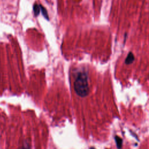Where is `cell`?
<instances>
[{"mask_svg": "<svg viewBox=\"0 0 149 149\" xmlns=\"http://www.w3.org/2000/svg\"><path fill=\"white\" fill-rule=\"evenodd\" d=\"M74 89L77 94L80 97H85L88 94V79L85 73L80 72L77 74L74 82Z\"/></svg>", "mask_w": 149, "mask_h": 149, "instance_id": "cell-1", "label": "cell"}, {"mask_svg": "<svg viewBox=\"0 0 149 149\" xmlns=\"http://www.w3.org/2000/svg\"><path fill=\"white\" fill-rule=\"evenodd\" d=\"M134 59V57L133 54L132 52H129L125 59V63L127 65L130 64L133 62Z\"/></svg>", "mask_w": 149, "mask_h": 149, "instance_id": "cell-2", "label": "cell"}, {"mask_svg": "<svg viewBox=\"0 0 149 149\" xmlns=\"http://www.w3.org/2000/svg\"><path fill=\"white\" fill-rule=\"evenodd\" d=\"M40 9H41L40 5H38L37 4H34V5L33 6V11H34V15L36 16L38 15Z\"/></svg>", "mask_w": 149, "mask_h": 149, "instance_id": "cell-3", "label": "cell"}, {"mask_svg": "<svg viewBox=\"0 0 149 149\" xmlns=\"http://www.w3.org/2000/svg\"><path fill=\"white\" fill-rule=\"evenodd\" d=\"M115 140H116V143L117 145V147L119 149H120L122 147V139L120 138H119V137H115Z\"/></svg>", "mask_w": 149, "mask_h": 149, "instance_id": "cell-4", "label": "cell"}, {"mask_svg": "<svg viewBox=\"0 0 149 149\" xmlns=\"http://www.w3.org/2000/svg\"><path fill=\"white\" fill-rule=\"evenodd\" d=\"M40 9H41V10L42 12V13L43 15V16L47 19H48V14H47V12L46 10V9L42 7L41 5H40Z\"/></svg>", "mask_w": 149, "mask_h": 149, "instance_id": "cell-5", "label": "cell"}]
</instances>
